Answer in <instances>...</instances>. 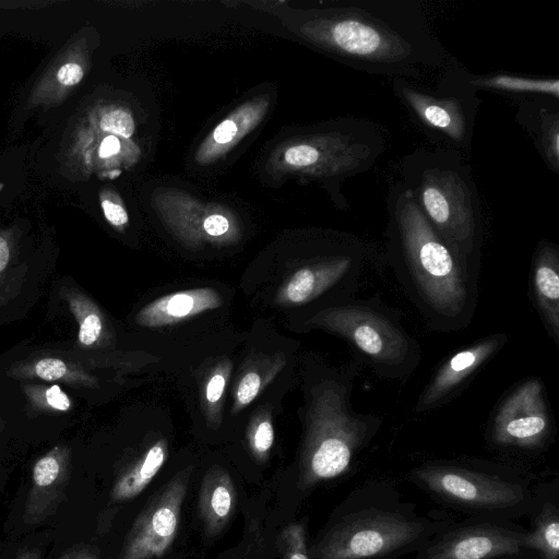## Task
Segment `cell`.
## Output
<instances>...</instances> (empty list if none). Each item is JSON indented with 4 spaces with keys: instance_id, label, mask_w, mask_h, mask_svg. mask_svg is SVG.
<instances>
[{
    "instance_id": "1",
    "label": "cell",
    "mask_w": 559,
    "mask_h": 559,
    "mask_svg": "<svg viewBox=\"0 0 559 559\" xmlns=\"http://www.w3.org/2000/svg\"><path fill=\"white\" fill-rule=\"evenodd\" d=\"M305 29L323 51L369 74L408 80L448 63L417 0L335 1L316 9Z\"/></svg>"
},
{
    "instance_id": "2",
    "label": "cell",
    "mask_w": 559,
    "mask_h": 559,
    "mask_svg": "<svg viewBox=\"0 0 559 559\" xmlns=\"http://www.w3.org/2000/svg\"><path fill=\"white\" fill-rule=\"evenodd\" d=\"M388 224L382 253L428 330L467 329L478 304V274L440 236L402 180L386 195Z\"/></svg>"
},
{
    "instance_id": "3",
    "label": "cell",
    "mask_w": 559,
    "mask_h": 559,
    "mask_svg": "<svg viewBox=\"0 0 559 559\" xmlns=\"http://www.w3.org/2000/svg\"><path fill=\"white\" fill-rule=\"evenodd\" d=\"M454 522L439 511L417 512L386 480L354 488L308 548L310 559H396L415 554Z\"/></svg>"
},
{
    "instance_id": "4",
    "label": "cell",
    "mask_w": 559,
    "mask_h": 559,
    "mask_svg": "<svg viewBox=\"0 0 559 559\" xmlns=\"http://www.w3.org/2000/svg\"><path fill=\"white\" fill-rule=\"evenodd\" d=\"M360 370L352 358L341 369L324 370L308 389L298 478L305 491L355 474L361 453L383 424L382 416L353 407Z\"/></svg>"
},
{
    "instance_id": "5",
    "label": "cell",
    "mask_w": 559,
    "mask_h": 559,
    "mask_svg": "<svg viewBox=\"0 0 559 559\" xmlns=\"http://www.w3.org/2000/svg\"><path fill=\"white\" fill-rule=\"evenodd\" d=\"M401 176L429 223L479 272L484 217L472 168L462 153L444 146L417 148L402 159Z\"/></svg>"
},
{
    "instance_id": "6",
    "label": "cell",
    "mask_w": 559,
    "mask_h": 559,
    "mask_svg": "<svg viewBox=\"0 0 559 559\" xmlns=\"http://www.w3.org/2000/svg\"><path fill=\"white\" fill-rule=\"evenodd\" d=\"M408 480L465 518L515 521L527 516L533 486L518 468L481 459H442L409 469Z\"/></svg>"
},
{
    "instance_id": "7",
    "label": "cell",
    "mask_w": 559,
    "mask_h": 559,
    "mask_svg": "<svg viewBox=\"0 0 559 559\" xmlns=\"http://www.w3.org/2000/svg\"><path fill=\"white\" fill-rule=\"evenodd\" d=\"M403 312L385 304L379 294L348 297L317 309L304 322L344 340L360 366L380 380L406 382L421 361V347L402 323Z\"/></svg>"
},
{
    "instance_id": "8",
    "label": "cell",
    "mask_w": 559,
    "mask_h": 559,
    "mask_svg": "<svg viewBox=\"0 0 559 559\" xmlns=\"http://www.w3.org/2000/svg\"><path fill=\"white\" fill-rule=\"evenodd\" d=\"M556 425L544 382L526 378L509 389L495 407L487 425L488 444L511 454H537L547 450Z\"/></svg>"
},
{
    "instance_id": "9",
    "label": "cell",
    "mask_w": 559,
    "mask_h": 559,
    "mask_svg": "<svg viewBox=\"0 0 559 559\" xmlns=\"http://www.w3.org/2000/svg\"><path fill=\"white\" fill-rule=\"evenodd\" d=\"M395 97L412 120L433 142L459 152L469 151L481 99L477 94L431 92L404 79H392Z\"/></svg>"
},
{
    "instance_id": "10",
    "label": "cell",
    "mask_w": 559,
    "mask_h": 559,
    "mask_svg": "<svg viewBox=\"0 0 559 559\" xmlns=\"http://www.w3.org/2000/svg\"><path fill=\"white\" fill-rule=\"evenodd\" d=\"M530 555L535 554L527 544V530L515 521L465 518L435 534L414 559H507Z\"/></svg>"
},
{
    "instance_id": "11",
    "label": "cell",
    "mask_w": 559,
    "mask_h": 559,
    "mask_svg": "<svg viewBox=\"0 0 559 559\" xmlns=\"http://www.w3.org/2000/svg\"><path fill=\"white\" fill-rule=\"evenodd\" d=\"M190 468L177 473L134 520L117 559L163 557L178 533Z\"/></svg>"
},
{
    "instance_id": "12",
    "label": "cell",
    "mask_w": 559,
    "mask_h": 559,
    "mask_svg": "<svg viewBox=\"0 0 559 559\" xmlns=\"http://www.w3.org/2000/svg\"><path fill=\"white\" fill-rule=\"evenodd\" d=\"M507 341L506 333L488 334L444 358L419 393L414 413L420 415L456 399Z\"/></svg>"
},
{
    "instance_id": "13",
    "label": "cell",
    "mask_w": 559,
    "mask_h": 559,
    "mask_svg": "<svg viewBox=\"0 0 559 559\" xmlns=\"http://www.w3.org/2000/svg\"><path fill=\"white\" fill-rule=\"evenodd\" d=\"M436 90L473 94L489 92L516 100L530 97H550L559 100L558 76L521 75L509 72L475 74L455 66H449L443 70Z\"/></svg>"
},
{
    "instance_id": "14",
    "label": "cell",
    "mask_w": 559,
    "mask_h": 559,
    "mask_svg": "<svg viewBox=\"0 0 559 559\" xmlns=\"http://www.w3.org/2000/svg\"><path fill=\"white\" fill-rule=\"evenodd\" d=\"M70 475L71 449L64 444L53 447L34 463L23 513L26 524H38L56 512Z\"/></svg>"
},
{
    "instance_id": "15",
    "label": "cell",
    "mask_w": 559,
    "mask_h": 559,
    "mask_svg": "<svg viewBox=\"0 0 559 559\" xmlns=\"http://www.w3.org/2000/svg\"><path fill=\"white\" fill-rule=\"evenodd\" d=\"M90 68V51L84 36L72 39L53 58L33 85L27 108L61 105L85 78Z\"/></svg>"
},
{
    "instance_id": "16",
    "label": "cell",
    "mask_w": 559,
    "mask_h": 559,
    "mask_svg": "<svg viewBox=\"0 0 559 559\" xmlns=\"http://www.w3.org/2000/svg\"><path fill=\"white\" fill-rule=\"evenodd\" d=\"M528 296L548 337L559 347V246L554 241L539 240L534 249Z\"/></svg>"
},
{
    "instance_id": "17",
    "label": "cell",
    "mask_w": 559,
    "mask_h": 559,
    "mask_svg": "<svg viewBox=\"0 0 559 559\" xmlns=\"http://www.w3.org/2000/svg\"><path fill=\"white\" fill-rule=\"evenodd\" d=\"M516 103V121L530 134L548 169L558 175L559 100L550 97H530Z\"/></svg>"
},
{
    "instance_id": "18",
    "label": "cell",
    "mask_w": 559,
    "mask_h": 559,
    "mask_svg": "<svg viewBox=\"0 0 559 559\" xmlns=\"http://www.w3.org/2000/svg\"><path fill=\"white\" fill-rule=\"evenodd\" d=\"M222 302L219 294L213 288L185 289L154 299L136 313L134 320L143 328L167 326L214 310Z\"/></svg>"
},
{
    "instance_id": "19",
    "label": "cell",
    "mask_w": 559,
    "mask_h": 559,
    "mask_svg": "<svg viewBox=\"0 0 559 559\" xmlns=\"http://www.w3.org/2000/svg\"><path fill=\"white\" fill-rule=\"evenodd\" d=\"M527 544L540 559H559L558 479L533 486V504L527 514Z\"/></svg>"
},
{
    "instance_id": "20",
    "label": "cell",
    "mask_w": 559,
    "mask_h": 559,
    "mask_svg": "<svg viewBox=\"0 0 559 559\" xmlns=\"http://www.w3.org/2000/svg\"><path fill=\"white\" fill-rule=\"evenodd\" d=\"M236 501L233 479L221 467L211 468L203 477L199 493V513L207 535L219 534L230 520Z\"/></svg>"
},
{
    "instance_id": "21",
    "label": "cell",
    "mask_w": 559,
    "mask_h": 559,
    "mask_svg": "<svg viewBox=\"0 0 559 559\" xmlns=\"http://www.w3.org/2000/svg\"><path fill=\"white\" fill-rule=\"evenodd\" d=\"M9 374L21 380H43L61 382L73 386L94 388L98 381L81 365L58 357H38L13 365Z\"/></svg>"
},
{
    "instance_id": "22",
    "label": "cell",
    "mask_w": 559,
    "mask_h": 559,
    "mask_svg": "<svg viewBox=\"0 0 559 559\" xmlns=\"http://www.w3.org/2000/svg\"><path fill=\"white\" fill-rule=\"evenodd\" d=\"M168 455L166 439L152 444L129 468L116 479L111 501L122 502L139 496L156 476Z\"/></svg>"
},
{
    "instance_id": "23",
    "label": "cell",
    "mask_w": 559,
    "mask_h": 559,
    "mask_svg": "<svg viewBox=\"0 0 559 559\" xmlns=\"http://www.w3.org/2000/svg\"><path fill=\"white\" fill-rule=\"evenodd\" d=\"M285 356L260 354L245 364L241 376L234 389L233 414L236 415L250 405L259 394L275 379L285 366Z\"/></svg>"
},
{
    "instance_id": "24",
    "label": "cell",
    "mask_w": 559,
    "mask_h": 559,
    "mask_svg": "<svg viewBox=\"0 0 559 559\" xmlns=\"http://www.w3.org/2000/svg\"><path fill=\"white\" fill-rule=\"evenodd\" d=\"M62 297L78 323L79 346L92 349L106 345L109 329L100 308L87 295L74 288H64Z\"/></svg>"
},
{
    "instance_id": "25",
    "label": "cell",
    "mask_w": 559,
    "mask_h": 559,
    "mask_svg": "<svg viewBox=\"0 0 559 559\" xmlns=\"http://www.w3.org/2000/svg\"><path fill=\"white\" fill-rule=\"evenodd\" d=\"M262 111V106L259 104L239 108L213 130L204 146L201 147L199 157L209 160L225 153L237 139H240L259 121Z\"/></svg>"
},
{
    "instance_id": "26",
    "label": "cell",
    "mask_w": 559,
    "mask_h": 559,
    "mask_svg": "<svg viewBox=\"0 0 559 559\" xmlns=\"http://www.w3.org/2000/svg\"><path fill=\"white\" fill-rule=\"evenodd\" d=\"M233 362L228 359L218 361L209 372L201 394V405L206 424L216 429L222 423L225 390L227 388Z\"/></svg>"
},
{
    "instance_id": "27",
    "label": "cell",
    "mask_w": 559,
    "mask_h": 559,
    "mask_svg": "<svg viewBox=\"0 0 559 559\" xmlns=\"http://www.w3.org/2000/svg\"><path fill=\"white\" fill-rule=\"evenodd\" d=\"M274 427L271 413L262 408L254 414L247 428V442L253 457L265 462L274 444Z\"/></svg>"
},
{
    "instance_id": "28",
    "label": "cell",
    "mask_w": 559,
    "mask_h": 559,
    "mask_svg": "<svg viewBox=\"0 0 559 559\" xmlns=\"http://www.w3.org/2000/svg\"><path fill=\"white\" fill-rule=\"evenodd\" d=\"M23 392L32 408L37 412L64 413L72 409L71 396L58 384H26Z\"/></svg>"
},
{
    "instance_id": "29",
    "label": "cell",
    "mask_w": 559,
    "mask_h": 559,
    "mask_svg": "<svg viewBox=\"0 0 559 559\" xmlns=\"http://www.w3.org/2000/svg\"><path fill=\"white\" fill-rule=\"evenodd\" d=\"M277 546L283 559H310L307 547L306 528L301 523L288 524L281 532Z\"/></svg>"
},
{
    "instance_id": "30",
    "label": "cell",
    "mask_w": 559,
    "mask_h": 559,
    "mask_svg": "<svg viewBox=\"0 0 559 559\" xmlns=\"http://www.w3.org/2000/svg\"><path fill=\"white\" fill-rule=\"evenodd\" d=\"M100 207L106 221L117 229H123L129 222L128 213L120 199L111 191L104 190L99 194Z\"/></svg>"
},
{
    "instance_id": "31",
    "label": "cell",
    "mask_w": 559,
    "mask_h": 559,
    "mask_svg": "<svg viewBox=\"0 0 559 559\" xmlns=\"http://www.w3.org/2000/svg\"><path fill=\"white\" fill-rule=\"evenodd\" d=\"M14 237L12 230H0V286L13 258Z\"/></svg>"
},
{
    "instance_id": "32",
    "label": "cell",
    "mask_w": 559,
    "mask_h": 559,
    "mask_svg": "<svg viewBox=\"0 0 559 559\" xmlns=\"http://www.w3.org/2000/svg\"><path fill=\"white\" fill-rule=\"evenodd\" d=\"M60 559H97L87 548H76L67 551Z\"/></svg>"
},
{
    "instance_id": "33",
    "label": "cell",
    "mask_w": 559,
    "mask_h": 559,
    "mask_svg": "<svg viewBox=\"0 0 559 559\" xmlns=\"http://www.w3.org/2000/svg\"><path fill=\"white\" fill-rule=\"evenodd\" d=\"M19 559H39V551L37 549H32L24 551Z\"/></svg>"
},
{
    "instance_id": "34",
    "label": "cell",
    "mask_w": 559,
    "mask_h": 559,
    "mask_svg": "<svg viewBox=\"0 0 559 559\" xmlns=\"http://www.w3.org/2000/svg\"><path fill=\"white\" fill-rule=\"evenodd\" d=\"M507 559H540V558L535 555H530V556H521V557H513V558H507Z\"/></svg>"
},
{
    "instance_id": "35",
    "label": "cell",
    "mask_w": 559,
    "mask_h": 559,
    "mask_svg": "<svg viewBox=\"0 0 559 559\" xmlns=\"http://www.w3.org/2000/svg\"><path fill=\"white\" fill-rule=\"evenodd\" d=\"M3 187H4V183L0 182V191L3 189Z\"/></svg>"
},
{
    "instance_id": "36",
    "label": "cell",
    "mask_w": 559,
    "mask_h": 559,
    "mask_svg": "<svg viewBox=\"0 0 559 559\" xmlns=\"http://www.w3.org/2000/svg\"><path fill=\"white\" fill-rule=\"evenodd\" d=\"M1 430H2V424H1V421H0V435H1Z\"/></svg>"
}]
</instances>
